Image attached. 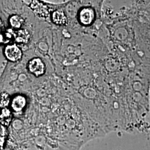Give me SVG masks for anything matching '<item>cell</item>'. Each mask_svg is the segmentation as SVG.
Masks as SVG:
<instances>
[{
	"label": "cell",
	"instance_id": "6da1fadb",
	"mask_svg": "<svg viewBox=\"0 0 150 150\" xmlns=\"http://www.w3.org/2000/svg\"><path fill=\"white\" fill-rule=\"evenodd\" d=\"M80 148L54 139L46 129L31 130L26 138L12 150H80Z\"/></svg>",
	"mask_w": 150,
	"mask_h": 150
},
{
	"label": "cell",
	"instance_id": "7a4b0ae2",
	"mask_svg": "<svg viewBox=\"0 0 150 150\" xmlns=\"http://www.w3.org/2000/svg\"><path fill=\"white\" fill-rule=\"evenodd\" d=\"M29 71L36 76L43 75L46 71V66L43 61L39 58L31 59L28 64Z\"/></svg>",
	"mask_w": 150,
	"mask_h": 150
},
{
	"label": "cell",
	"instance_id": "3957f363",
	"mask_svg": "<svg viewBox=\"0 0 150 150\" xmlns=\"http://www.w3.org/2000/svg\"><path fill=\"white\" fill-rule=\"evenodd\" d=\"M4 53L7 59L12 62L20 60L22 55L21 50L16 45H7L5 48Z\"/></svg>",
	"mask_w": 150,
	"mask_h": 150
},
{
	"label": "cell",
	"instance_id": "277c9868",
	"mask_svg": "<svg viewBox=\"0 0 150 150\" xmlns=\"http://www.w3.org/2000/svg\"><path fill=\"white\" fill-rule=\"evenodd\" d=\"M81 23L84 25H90L94 18V12L90 8H83L79 13Z\"/></svg>",
	"mask_w": 150,
	"mask_h": 150
},
{
	"label": "cell",
	"instance_id": "5b68a950",
	"mask_svg": "<svg viewBox=\"0 0 150 150\" xmlns=\"http://www.w3.org/2000/svg\"><path fill=\"white\" fill-rule=\"evenodd\" d=\"M52 20L55 24L58 25H66L69 23L67 16L64 11L60 10L54 11L52 13Z\"/></svg>",
	"mask_w": 150,
	"mask_h": 150
},
{
	"label": "cell",
	"instance_id": "8992f818",
	"mask_svg": "<svg viewBox=\"0 0 150 150\" xmlns=\"http://www.w3.org/2000/svg\"><path fill=\"white\" fill-rule=\"evenodd\" d=\"M26 105V100L25 97L21 95L15 97L12 102L11 107L15 112H20L22 111Z\"/></svg>",
	"mask_w": 150,
	"mask_h": 150
},
{
	"label": "cell",
	"instance_id": "52a82bcc",
	"mask_svg": "<svg viewBox=\"0 0 150 150\" xmlns=\"http://www.w3.org/2000/svg\"><path fill=\"white\" fill-rule=\"evenodd\" d=\"M9 22L12 28L18 29L20 28L24 23V20L21 16L16 15L11 16L10 18Z\"/></svg>",
	"mask_w": 150,
	"mask_h": 150
},
{
	"label": "cell",
	"instance_id": "ba28073f",
	"mask_svg": "<svg viewBox=\"0 0 150 150\" xmlns=\"http://www.w3.org/2000/svg\"><path fill=\"white\" fill-rule=\"evenodd\" d=\"M29 38H30V34H29V32L27 30H22L18 32L17 38V41L22 43L27 42L29 40Z\"/></svg>",
	"mask_w": 150,
	"mask_h": 150
},
{
	"label": "cell",
	"instance_id": "9c48e42d",
	"mask_svg": "<svg viewBox=\"0 0 150 150\" xmlns=\"http://www.w3.org/2000/svg\"><path fill=\"white\" fill-rule=\"evenodd\" d=\"M10 102L9 95L5 92L0 94V107H5Z\"/></svg>",
	"mask_w": 150,
	"mask_h": 150
},
{
	"label": "cell",
	"instance_id": "30bf717a",
	"mask_svg": "<svg viewBox=\"0 0 150 150\" xmlns=\"http://www.w3.org/2000/svg\"></svg>",
	"mask_w": 150,
	"mask_h": 150
}]
</instances>
